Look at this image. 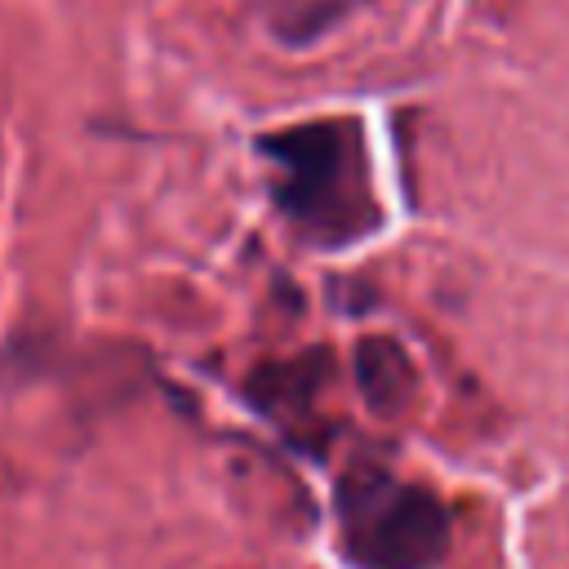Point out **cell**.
<instances>
[{"label":"cell","instance_id":"6da1fadb","mask_svg":"<svg viewBox=\"0 0 569 569\" xmlns=\"http://www.w3.org/2000/svg\"><path fill=\"white\" fill-rule=\"evenodd\" d=\"M276 204L320 244H347L378 227L369 160L360 129L347 120H311L262 138Z\"/></svg>","mask_w":569,"mask_h":569},{"label":"cell","instance_id":"7a4b0ae2","mask_svg":"<svg viewBox=\"0 0 569 569\" xmlns=\"http://www.w3.org/2000/svg\"><path fill=\"white\" fill-rule=\"evenodd\" d=\"M338 533L356 569H436L449 551V511L418 480L356 467L338 480Z\"/></svg>","mask_w":569,"mask_h":569},{"label":"cell","instance_id":"3957f363","mask_svg":"<svg viewBox=\"0 0 569 569\" xmlns=\"http://www.w3.org/2000/svg\"><path fill=\"white\" fill-rule=\"evenodd\" d=\"M360 4L365 0H253V9L262 13V22L280 40H289V44H307V40L325 36L333 22H342Z\"/></svg>","mask_w":569,"mask_h":569},{"label":"cell","instance_id":"277c9868","mask_svg":"<svg viewBox=\"0 0 569 569\" xmlns=\"http://www.w3.org/2000/svg\"><path fill=\"white\" fill-rule=\"evenodd\" d=\"M409 365L391 342H365L360 351V387L369 396V405H378L382 413L396 409L409 396Z\"/></svg>","mask_w":569,"mask_h":569}]
</instances>
